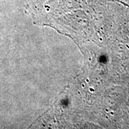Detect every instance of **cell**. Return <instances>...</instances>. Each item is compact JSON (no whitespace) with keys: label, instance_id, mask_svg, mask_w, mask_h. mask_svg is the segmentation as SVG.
<instances>
[{"label":"cell","instance_id":"6da1fadb","mask_svg":"<svg viewBox=\"0 0 129 129\" xmlns=\"http://www.w3.org/2000/svg\"><path fill=\"white\" fill-rule=\"evenodd\" d=\"M126 46H127V48H129V46H128V45H126Z\"/></svg>","mask_w":129,"mask_h":129}]
</instances>
